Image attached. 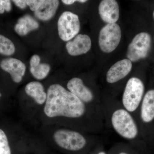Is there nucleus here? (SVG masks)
<instances>
[{"mask_svg":"<svg viewBox=\"0 0 154 154\" xmlns=\"http://www.w3.org/2000/svg\"><path fill=\"white\" fill-rule=\"evenodd\" d=\"M39 26L38 22L33 17L25 15L18 19L14 30L18 35L24 36L30 31L38 29Z\"/></svg>","mask_w":154,"mask_h":154,"instance_id":"15","label":"nucleus"},{"mask_svg":"<svg viewBox=\"0 0 154 154\" xmlns=\"http://www.w3.org/2000/svg\"><path fill=\"white\" fill-rule=\"evenodd\" d=\"M27 1L25 0H14L13 1V2L15 4L17 7L19 8L24 9L26 8L27 7Z\"/></svg>","mask_w":154,"mask_h":154,"instance_id":"23","label":"nucleus"},{"mask_svg":"<svg viewBox=\"0 0 154 154\" xmlns=\"http://www.w3.org/2000/svg\"><path fill=\"white\" fill-rule=\"evenodd\" d=\"M56 143L62 148L76 151L85 147L87 140L80 133L68 129L57 131L53 136Z\"/></svg>","mask_w":154,"mask_h":154,"instance_id":"5","label":"nucleus"},{"mask_svg":"<svg viewBox=\"0 0 154 154\" xmlns=\"http://www.w3.org/2000/svg\"><path fill=\"white\" fill-rule=\"evenodd\" d=\"M59 37L64 41H69L79 32L81 25L76 14L70 11L64 12L60 15L57 22Z\"/></svg>","mask_w":154,"mask_h":154,"instance_id":"6","label":"nucleus"},{"mask_svg":"<svg viewBox=\"0 0 154 154\" xmlns=\"http://www.w3.org/2000/svg\"><path fill=\"white\" fill-rule=\"evenodd\" d=\"M132 67V62L128 59L119 61L108 70L106 74V81L109 84L117 82L128 75Z\"/></svg>","mask_w":154,"mask_h":154,"instance_id":"9","label":"nucleus"},{"mask_svg":"<svg viewBox=\"0 0 154 154\" xmlns=\"http://www.w3.org/2000/svg\"><path fill=\"white\" fill-rule=\"evenodd\" d=\"M3 70L9 73L14 82L20 83L25 75L26 67L22 61L14 58H8L0 63Z\"/></svg>","mask_w":154,"mask_h":154,"instance_id":"8","label":"nucleus"},{"mask_svg":"<svg viewBox=\"0 0 154 154\" xmlns=\"http://www.w3.org/2000/svg\"><path fill=\"white\" fill-rule=\"evenodd\" d=\"M26 94L34 99L38 105H42L46 102L47 94L45 91L43 85L38 82L28 83L25 88Z\"/></svg>","mask_w":154,"mask_h":154,"instance_id":"16","label":"nucleus"},{"mask_svg":"<svg viewBox=\"0 0 154 154\" xmlns=\"http://www.w3.org/2000/svg\"><path fill=\"white\" fill-rule=\"evenodd\" d=\"M59 5V1L57 0H43L41 6L34 12V15L42 21H48L54 17Z\"/></svg>","mask_w":154,"mask_h":154,"instance_id":"14","label":"nucleus"},{"mask_svg":"<svg viewBox=\"0 0 154 154\" xmlns=\"http://www.w3.org/2000/svg\"><path fill=\"white\" fill-rule=\"evenodd\" d=\"M67 88L69 91L85 103H90L94 99L92 91L84 85L82 80L80 78H72L69 81Z\"/></svg>","mask_w":154,"mask_h":154,"instance_id":"12","label":"nucleus"},{"mask_svg":"<svg viewBox=\"0 0 154 154\" xmlns=\"http://www.w3.org/2000/svg\"><path fill=\"white\" fill-rule=\"evenodd\" d=\"M48 117L77 118L86 112L85 103L59 84L51 85L48 90L44 109Z\"/></svg>","mask_w":154,"mask_h":154,"instance_id":"1","label":"nucleus"},{"mask_svg":"<svg viewBox=\"0 0 154 154\" xmlns=\"http://www.w3.org/2000/svg\"><path fill=\"white\" fill-rule=\"evenodd\" d=\"M151 37L147 32L138 33L128 45L126 56L128 59L136 62L145 58L151 47Z\"/></svg>","mask_w":154,"mask_h":154,"instance_id":"4","label":"nucleus"},{"mask_svg":"<svg viewBox=\"0 0 154 154\" xmlns=\"http://www.w3.org/2000/svg\"><path fill=\"white\" fill-rule=\"evenodd\" d=\"M141 118L145 123H149L154 119V89L149 90L142 101Z\"/></svg>","mask_w":154,"mask_h":154,"instance_id":"13","label":"nucleus"},{"mask_svg":"<svg viewBox=\"0 0 154 154\" xmlns=\"http://www.w3.org/2000/svg\"><path fill=\"white\" fill-rule=\"evenodd\" d=\"M111 123L113 129L122 137L127 140L135 138L138 130L130 113L125 109H118L112 113Z\"/></svg>","mask_w":154,"mask_h":154,"instance_id":"2","label":"nucleus"},{"mask_svg":"<svg viewBox=\"0 0 154 154\" xmlns=\"http://www.w3.org/2000/svg\"><path fill=\"white\" fill-rule=\"evenodd\" d=\"M43 0H28L27 1V6L30 10L35 12L37 11L42 4Z\"/></svg>","mask_w":154,"mask_h":154,"instance_id":"21","label":"nucleus"},{"mask_svg":"<svg viewBox=\"0 0 154 154\" xmlns=\"http://www.w3.org/2000/svg\"><path fill=\"white\" fill-rule=\"evenodd\" d=\"M121 30L116 23L107 24L100 30L99 44L103 52L110 53L117 47L121 41Z\"/></svg>","mask_w":154,"mask_h":154,"instance_id":"7","label":"nucleus"},{"mask_svg":"<svg viewBox=\"0 0 154 154\" xmlns=\"http://www.w3.org/2000/svg\"><path fill=\"white\" fill-rule=\"evenodd\" d=\"M40 57L37 55H33L30 61V68H35L40 63Z\"/></svg>","mask_w":154,"mask_h":154,"instance_id":"22","label":"nucleus"},{"mask_svg":"<svg viewBox=\"0 0 154 154\" xmlns=\"http://www.w3.org/2000/svg\"><path fill=\"white\" fill-rule=\"evenodd\" d=\"M98 154H106L104 152H100Z\"/></svg>","mask_w":154,"mask_h":154,"instance_id":"26","label":"nucleus"},{"mask_svg":"<svg viewBox=\"0 0 154 154\" xmlns=\"http://www.w3.org/2000/svg\"><path fill=\"white\" fill-rule=\"evenodd\" d=\"M153 18H154V12H153Z\"/></svg>","mask_w":154,"mask_h":154,"instance_id":"28","label":"nucleus"},{"mask_svg":"<svg viewBox=\"0 0 154 154\" xmlns=\"http://www.w3.org/2000/svg\"><path fill=\"white\" fill-rule=\"evenodd\" d=\"M16 51V48L12 41L3 35H0V54L11 56Z\"/></svg>","mask_w":154,"mask_h":154,"instance_id":"17","label":"nucleus"},{"mask_svg":"<svg viewBox=\"0 0 154 154\" xmlns=\"http://www.w3.org/2000/svg\"><path fill=\"white\" fill-rule=\"evenodd\" d=\"M12 7L11 1L9 0H0V14H3L6 12H10Z\"/></svg>","mask_w":154,"mask_h":154,"instance_id":"20","label":"nucleus"},{"mask_svg":"<svg viewBox=\"0 0 154 154\" xmlns=\"http://www.w3.org/2000/svg\"><path fill=\"white\" fill-rule=\"evenodd\" d=\"M99 14L102 21L107 24L116 23L119 17V5L115 0H103L99 6Z\"/></svg>","mask_w":154,"mask_h":154,"instance_id":"10","label":"nucleus"},{"mask_svg":"<svg viewBox=\"0 0 154 154\" xmlns=\"http://www.w3.org/2000/svg\"><path fill=\"white\" fill-rule=\"evenodd\" d=\"M0 154H11V148L7 135L0 129Z\"/></svg>","mask_w":154,"mask_h":154,"instance_id":"19","label":"nucleus"},{"mask_svg":"<svg viewBox=\"0 0 154 154\" xmlns=\"http://www.w3.org/2000/svg\"><path fill=\"white\" fill-rule=\"evenodd\" d=\"M76 2H77V1H75V0H62V2L63 4L66 5H72Z\"/></svg>","mask_w":154,"mask_h":154,"instance_id":"24","label":"nucleus"},{"mask_svg":"<svg viewBox=\"0 0 154 154\" xmlns=\"http://www.w3.org/2000/svg\"><path fill=\"white\" fill-rule=\"evenodd\" d=\"M142 81L137 77H132L128 81L122 97L124 109L129 113L134 112L142 101L144 93Z\"/></svg>","mask_w":154,"mask_h":154,"instance_id":"3","label":"nucleus"},{"mask_svg":"<svg viewBox=\"0 0 154 154\" xmlns=\"http://www.w3.org/2000/svg\"><path fill=\"white\" fill-rule=\"evenodd\" d=\"M1 96H2V94H1V93H0V97H1Z\"/></svg>","mask_w":154,"mask_h":154,"instance_id":"29","label":"nucleus"},{"mask_svg":"<svg viewBox=\"0 0 154 154\" xmlns=\"http://www.w3.org/2000/svg\"><path fill=\"white\" fill-rule=\"evenodd\" d=\"M119 154H128L126 153H125V152H121V153H120Z\"/></svg>","mask_w":154,"mask_h":154,"instance_id":"27","label":"nucleus"},{"mask_svg":"<svg viewBox=\"0 0 154 154\" xmlns=\"http://www.w3.org/2000/svg\"><path fill=\"white\" fill-rule=\"evenodd\" d=\"M92 45L91 38L86 34L77 35L71 41L67 42L66 47L69 54L77 56L85 54L90 50Z\"/></svg>","mask_w":154,"mask_h":154,"instance_id":"11","label":"nucleus"},{"mask_svg":"<svg viewBox=\"0 0 154 154\" xmlns=\"http://www.w3.org/2000/svg\"><path fill=\"white\" fill-rule=\"evenodd\" d=\"M77 2L81 3H85L87 1H86V0H79V1H77Z\"/></svg>","mask_w":154,"mask_h":154,"instance_id":"25","label":"nucleus"},{"mask_svg":"<svg viewBox=\"0 0 154 154\" xmlns=\"http://www.w3.org/2000/svg\"><path fill=\"white\" fill-rule=\"evenodd\" d=\"M51 67L47 63H40L36 67L30 68V72L36 79L42 80L45 79L49 74Z\"/></svg>","mask_w":154,"mask_h":154,"instance_id":"18","label":"nucleus"}]
</instances>
